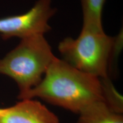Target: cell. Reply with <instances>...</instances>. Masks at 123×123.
Returning a JSON list of instances; mask_svg holds the SVG:
<instances>
[{
    "mask_svg": "<svg viewBox=\"0 0 123 123\" xmlns=\"http://www.w3.org/2000/svg\"><path fill=\"white\" fill-rule=\"evenodd\" d=\"M84 25L103 27L102 13L105 0H80Z\"/></svg>",
    "mask_w": 123,
    "mask_h": 123,
    "instance_id": "7",
    "label": "cell"
},
{
    "mask_svg": "<svg viewBox=\"0 0 123 123\" xmlns=\"http://www.w3.org/2000/svg\"><path fill=\"white\" fill-rule=\"evenodd\" d=\"M1 108H0V111H1Z\"/></svg>",
    "mask_w": 123,
    "mask_h": 123,
    "instance_id": "8",
    "label": "cell"
},
{
    "mask_svg": "<svg viewBox=\"0 0 123 123\" xmlns=\"http://www.w3.org/2000/svg\"><path fill=\"white\" fill-rule=\"evenodd\" d=\"M52 0H37L32 8L21 15L0 19V35L3 39L21 38L43 34L50 30L49 21L56 13Z\"/></svg>",
    "mask_w": 123,
    "mask_h": 123,
    "instance_id": "4",
    "label": "cell"
},
{
    "mask_svg": "<svg viewBox=\"0 0 123 123\" xmlns=\"http://www.w3.org/2000/svg\"><path fill=\"white\" fill-rule=\"evenodd\" d=\"M123 47V34L109 36L103 27L83 25L78 38L59 43L62 60L72 67L100 78H110L112 66Z\"/></svg>",
    "mask_w": 123,
    "mask_h": 123,
    "instance_id": "2",
    "label": "cell"
},
{
    "mask_svg": "<svg viewBox=\"0 0 123 123\" xmlns=\"http://www.w3.org/2000/svg\"><path fill=\"white\" fill-rule=\"evenodd\" d=\"M78 123H123L122 115L112 111L105 101H97L79 113Z\"/></svg>",
    "mask_w": 123,
    "mask_h": 123,
    "instance_id": "6",
    "label": "cell"
},
{
    "mask_svg": "<svg viewBox=\"0 0 123 123\" xmlns=\"http://www.w3.org/2000/svg\"><path fill=\"white\" fill-rule=\"evenodd\" d=\"M55 58L43 34L33 35L21 39L14 49L0 59V74L17 83L20 99L41 82Z\"/></svg>",
    "mask_w": 123,
    "mask_h": 123,
    "instance_id": "3",
    "label": "cell"
},
{
    "mask_svg": "<svg viewBox=\"0 0 123 123\" xmlns=\"http://www.w3.org/2000/svg\"><path fill=\"white\" fill-rule=\"evenodd\" d=\"M36 98L79 114L97 101L106 103L104 79L81 71L55 57L41 82L20 99Z\"/></svg>",
    "mask_w": 123,
    "mask_h": 123,
    "instance_id": "1",
    "label": "cell"
},
{
    "mask_svg": "<svg viewBox=\"0 0 123 123\" xmlns=\"http://www.w3.org/2000/svg\"><path fill=\"white\" fill-rule=\"evenodd\" d=\"M59 119L41 102L21 100L15 105L0 111V123H59Z\"/></svg>",
    "mask_w": 123,
    "mask_h": 123,
    "instance_id": "5",
    "label": "cell"
}]
</instances>
